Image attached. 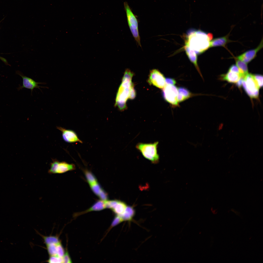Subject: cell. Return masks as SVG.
Instances as JSON below:
<instances>
[{"instance_id": "ba28073f", "label": "cell", "mask_w": 263, "mask_h": 263, "mask_svg": "<svg viewBox=\"0 0 263 263\" xmlns=\"http://www.w3.org/2000/svg\"><path fill=\"white\" fill-rule=\"evenodd\" d=\"M148 81L150 84L160 89L163 88L165 85V79L163 75L156 69L150 71Z\"/></svg>"}, {"instance_id": "6da1fadb", "label": "cell", "mask_w": 263, "mask_h": 263, "mask_svg": "<svg viewBox=\"0 0 263 263\" xmlns=\"http://www.w3.org/2000/svg\"><path fill=\"white\" fill-rule=\"evenodd\" d=\"M212 34L200 30L190 29L185 36V46L197 54L203 53L210 47Z\"/></svg>"}, {"instance_id": "30bf717a", "label": "cell", "mask_w": 263, "mask_h": 263, "mask_svg": "<svg viewBox=\"0 0 263 263\" xmlns=\"http://www.w3.org/2000/svg\"><path fill=\"white\" fill-rule=\"evenodd\" d=\"M57 128L62 132V138L66 142L69 143L76 142L83 143V142L78 138L76 133L74 131L59 126L57 127Z\"/></svg>"}, {"instance_id": "484cf974", "label": "cell", "mask_w": 263, "mask_h": 263, "mask_svg": "<svg viewBox=\"0 0 263 263\" xmlns=\"http://www.w3.org/2000/svg\"><path fill=\"white\" fill-rule=\"evenodd\" d=\"M56 245L57 255L62 258L65 252L64 249L60 241L56 244Z\"/></svg>"}, {"instance_id": "52a82bcc", "label": "cell", "mask_w": 263, "mask_h": 263, "mask_svg": "<svg viewBox=\"0 0 263 263\" xmlns=\"http://www.w3.org/2000/svg\"><path fill=\"white\" fill-rule=\"evenodd\" d=\"M163 89L162 94L165 100L172 105H178L177 100L178 94V88L173 85L165 84Z\"/></svg>"}, {"instance_id": "44dd1931", "label": "cell", "mask_w": 263, "mask_h": 263, "mask_svg": "<svg viewBox=\"0 0 263 263\" xmlns=\"http://www.w3.org/2000/svg\"><path fill=\"white\" fill-rule=\"evenodd\" d=\"M56 244H52L46 245L47 250L49 256L57 255Z\"/></svg>"}, {"instance_id": "9c48e42d", "label": "cell", "mask_w": 263, "mask_h": 263, "mask_svg": "<svg viewBox=\"0 0 263 263\" xmlns=\"http://www.w3.org/2000/svg\"><path fill=\"white\" fill-rule=\"evenodd\" d=\"M18 74L22 77L23 80L22 85L19 86L18 88V90H19L24 88L29 89L31 90V94H32L33 91L35 88H38L41 91L40 87L48 88L47 87L41 86L38 85L41 84H46L45 83L36 82L31 78L24 75L21 73H19Z\"/></svg>"}, {"instance_id": "5b68a950", "label": "cell", "mask_w": 263, "mask_h": 263, "mask_svg": "<svg viewBox=\"0 0 263 263\" xmlns=\"http://www.w3.org/2000/svg\"><path fill=\"white\" fill-rule=\"evenodd\" d=\"M242 86L250 98H256L258 97L259 88L255 81L252 74L248 73L244 76Z\"/></svg>"}, {"instance_id": "4fadbf2b", "label": "cell", "mask_w": 263, "mask_h": 263, "mask_svg": "<svg viewBox=\"0 0 263 263\" xmlns=\"http://www.w3.org/2000/svg\"><path fill=\"white\" fill-rule=\"evenodd\" d=\"M221 79L231 83H235L242 77L240 74L228 71L227 73L221 76Z\"/></svg>"}, {"instance_id": "8992f818", "label": "cell", "mask_w": 263, "mask_h": 263, "mask_svg": "<svg viewBox=\"0 0 263 263\" xmlns=\"http://www.w3.org/2000/svg\"><path fill=\"white\" fill-rule=\"evenodd\" d=\"M52 161L48 171L49 174H62L75 169V166L73 164H69L64 161H59L55 159H53Z\"/></svg>"}, {"instance_id": "cb8c5ba5", "label": "cell", "mask_w": 263, "mask_h": 263, "mask_svg": "<svg viewBox=\"0 0 263 263\" xmlns=\"http://www.w3.org/2000/svg\"><path fill=\"white\" fill-rule=\"evenodd\" d=\"M254 78L257 84L260 88L263 86V76L259 74H253Z\"/></svg>"}, {"instance_id": "1f68e13d", "label": "cell", "mask_w": 263, "mask_h": 263, "mask_svg": "<svg viewBox=\"0 0 263 263\" xmlns=\"http://www.w3.org/2000/svg\"><path fill=\"white\" fill-rule=\"evenodd\" d=\"M186 99L183 96L178 93L177 97V100L178 103L183 102Z\"/></svg>"}, {"instance_id": "603a6c76", "label": "cell", "mask_w": 263, "mask_h": 263, "mask_svg": "<svg viewBox=\"0 0 263 263\" xmlns=\"http://www.w3.org/2000/svg\"><path fill=\"white\" fill-rule=\"evenodd\" d=\"M124 221L122 218L120 216L116 215L113 221L111 224L108 229V232L112 228L121 222Z\"/></svg>"}, {"instance_id": "83f0119b", "label": "cell", "mask_w": 263, "mask_h": 263, "mask_svg": "<svg viewBox=\"0 0 263 263\" xmlns=\"http://www.w3.org/2000/svg\"><path fill=\"white\" fill-rule=\"evenodd\" d=\"M63 263H71L72 261L67 250H66L65 254L62 257Z\"/></svg>"}, {"instance_id": "277c9868", "label": "cell", "mask_w": 263, "mask_h": 263, "mask_svg": "<svg viewBox=\"0 0 263 263\" xmlns=\"http://www.w3.org/2000/svg\"><path fill=\"white\" fill-rule=\"evenodd\" d=\"M128 23L131 32L137 45L141 47L138 29V21L126 2L124 3Z\"/></svg>"}, {"instance_id": "e0dca14e", "label": "cell", "mask_w": 263, "mask_h": 263, "mask_svg": "<svg viewBox=\"0 0 263 263\" xmlns=\"http://www.w3.org/2000/svg\"><path fill=\"white\" fill-rule=\"evenodd\" d=\"M127 206L125 203L119 200L117 204L112 210L116 215L120 216L124 213Z\"/></svg>"}, {"instance_id": "ffe728a7", "label": "cell", "mask_w": 263, "mask_h": 263, "mask_svg": "<svg viewBox=\"0 0 263 263\" xmlns=\"http://www.w3.org/2000/svg\"><path fill=\"white\" fill-rule=\"evenodd\" d=\"M85 174L89 185L97 182L95 176L91 172L88 170H85Z\"/></svg>"}, {"instance_id": "4dcf8cb0", "label": "cell", "mask_w": 263, "mask_h": 263, "mask_svg": "<svg viewBox=\"0 0 263 263\" xmlns=\"http://www.w3.org/2000/svg\"><path fill=\"white\" fill-rule=\"evenodd\" d=\"M176 81L174 79L171 78L165 79V84L173 85L176 83Z\"/></svg>"}, {"instance_id": "7402d4cb", "label": "cell", "mask_w": 263, "mask_h": 263, "mask_svg": "<svg viewBox=\"0 0 263 263\" xmlns=\"http://www.w3.org/2000/svg\"><path fill=\"white\" fill-rule=\"evenodd\" d=\"M178 88V93L183 96L187 99L192 95L191 93L185 88L181 87H179Z\"/></svg>"}, {"instance_id": "4316f807", "label": "cell", "mask_w": 263, "mask_h": 263, "mask_svg": "<svg viewBox=\"0 0 263 263\" xmlns=\"http://www.w3.org/2000/svg\"><path fill=\"white\" fill-rule=\"evenodd\" d=\"M47 262L50 263H63L62 258L57 255L50 256Z\"/></svg>"}, {"instance_id": "9a60e30c", "label": "cell", "mask_w": 263, "mask_h": 263, "mask_svg": "<svg viewBox=\"0 0 263 263\" xmlns=\"http://www.w3.org/2000/svg\"><path fill=\"white\" fill-rule=\"evenodd\" d=\"M230 40L228 35L214 39L210 42V47L217 46L225 47Z\"/></svg>"}, {"instance_id": "7c38bea8", "label": "cell", "mask_w": 263, "mask_h": 263, "mask_svg": "<svg viewBox=\"0 0 263 263\" xmlns=\"http://www.w3.org/2000/svg\"><path fill=\"white\" fill-rule=\"evenodd\" d=\"M105 208V207L104 201L101 200H99L87 210L82 212L75 213L74 215V216L76 217L91 211H100Z\"/></svg>"}, {"instance_id": "d4e9b609", "label": "cell", "mask_w": 263, "mask_h": 263, "mask_svg": "<svg viewBox=\"0 0 263 263\" xmlns=\"http://www.w3.org/2000/svg\"><path fill=\"white\" fill-rule=\"evenodd\" d=\"M90 188L93 192L98 196L102 188L97 182L90 185Z\"/></svg>"}, {"instance_id": "f1b7e54d", "label": "cell", "mask_w": 263, "mask_h": 263, "mask_svg": "<svg viewBox=\"0 0 263 263\" xmlns=\"http://www.w3.org/2000/svg\"><path fill=\"white\" fill-rule=\"evenodd\" d=\"M98 196L103 201L107 200L108 198L107 193L103 189H102Z\"/></svg>"}, {"instance_id": "f546056e", "label": "cell", "mask_w": 263, "mask_h": 263, "mask_svg": "<svg viewBox=\"0 0 263 263\" xmlns=\"http://www.w3.org/2000/svg\"><path fill=\"white\" fill-rule=\"evenodd\" d=\"M228 71L240 74L239 69L236 65H232L230 67Z\"/></svg>"}, {"instance_id": "d6a6232c", "label": "cell", "mask_w": 263, "mask_h": 263, "mask_svg": "<svg viewBox=\"0 0 263 263\" xmlns=\"http://www.w3.org/2000/svg\"><path fill=\"white\" fill-rule=\"evenodd\" d=\"M243 79L244 77H241L236 83V85L238 88H240L242 86Z\"/></svg>"}, {"instance_id": "7a4b0ae2", "label": "cell", "mask_w": 263, "mask_h": 263, "mask_svg": "<svg viewBox=\"0 0 263 263\" xmlns=\"http://www.w3.org/2000/svg\"><path fill=\"white\" fill-rule=\"evenodd\" d=\"M134 74L129 69H127L124 72L116 99V104L121 110L126 108V101L129 99L131 91L134 87L132 81Z\"/></svg>"}, {"instance_id": "d6986e66", "label": "cell", "mask_w": 263, "mask_h": 263, "mask_svg": "<svg viewBox=\"0 0 263 263\" xmlns=\"http://www.w3.org/2000/svg\"><path fill=\"white\" fill-rule=\"evenodd\" d=\"M43 238L45 243L46 245L51 244H56L60 241L58 237L56 236H45L40 235Z\"/></svg>"}, {"instance_id": "3957f363", "label": "cell", "mask_w": 263, "mask_h": 263, "mask_svg": "<svg viewBox=\"0 0 263 263\" xmlns=\"http://www.w3.org/2000/svg\"><path fill=\"white\" fill-rule=\"evenodd\" d=\"M158 143V141L149 143L139 142L136 144V147L144 158L152 163L156 164L159 159L157 151Z\"/></svg>"}, {"instance_id": "8fae6325", "label": "cell", "mask_w": 263, "mask_h": 263, "mask_svg": "<svg viewBox=\"0 0 263 263\" xmlns=\"http://www.w3.org/2000/svg\"><path fill=\"white\" fill-rule=\"evenodd\" d=\"M263 47V40L262 39L259 45L256 48L245 52L238 56L237 58L247 64L255 58L258 52Z\"/></svg>"}, {"instance_id": "ac0fdd59", "label": "cell", "mask_w": 263, "mask_h": 263, "mask_svg": "<svg viewBox=\"0 0 263 263\" xmlns=\"http://www.w3.org/2000/svg\"><path fill=\"white\" fill-rule=\"evenodd\" d=\"M236 63L239 69L240 75L241 77H244L248 73L247 64L238 59L236 61Z\"/></svg>"}, {"instance_id": "5bb4252c", "label": "cell", "mask_w": 263, "mask_h": 263, "mask_svg": "<svg viewBox=\"0 0 263 263\" xmlns=\"http://www.w3.org/2000/svg\"><path fill=\"white\" fill-rule=\"evenodd\" d=\"M185 49L187 56L190 61L194 65L196 68L200 75L202 76L199 69L197 63V55L195 51L190 49L187 47L184 46Z\"/></svg>"}, {"instance_id": "2e32d148", "label": "cell", "mask_w": 263, "mask_h": 263, "mask_svg": "<svg viewBox=\"0 0 263 263\" xmlns=\"http://www.w3.org/2000/svg\"><path fill=\"white\" fill-rule=\"evenodd\" d=\"M135 214V210L132 207L127 206L124 213L120 216L124 221H130L132 220Z\"/></svg>"}]
</instances>
